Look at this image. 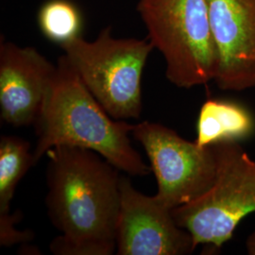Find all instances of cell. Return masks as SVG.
Segmentation results:
<instances>
[{"label": "cell", "instance_id": "obj_8", "mask_svg": "<svg viewBox=\"0 0 255 255\" xmlns=\"http://www.w3.org/2000/svg\"><path fill=\"white\" fill-rule=\"evenodd\" d=\"M218 51L214 82L223 91L255 88V0H208Z\"/></svg>", "mask_w": 255, "mask_h": 255}, {"label": "cell", "instance_id": "obj_13", "mask_svg": "<svg viewBox=\"0 0 255 255\" xmlns=\"http://www.w3.org/2000/svg\"><path fill=\"white\" fill-rule=\"evenodd\" d=\"M246 250L249 255H255V231L247 238Z\"/></svg>", "mask_w": 255, "mask_h": 255}, {"label": "cell", "instance_id": "obj_12", "mask_svg": "<svg viewBox=\"0 0 255 255\" xmlns=\"http://www.w3.org/2000/svg\"><path fill=\"white\" fill-rule=\"evenodd\" d=\"M38 25L43 35L60 46L82 36L81 9L71 0H47L38 12Z\"/></svg>", "mask_w": 255, "mask_h": 255}, {"label": "cell", "instance_id": "obj_5", "mask_svg": "<svg viewBox=\"0 0 255 255\" xmlns=\"http://www.w3.org/2000/svg\"><path fill=\"white\" fill-rule=\"evenodd\" d=\"M218 173L212 187L197 200L171 210L176 223L186 230L196 248L220 249L239 223L255 212V160L240 142L214 145Z\"/></svg>", "mask_w": 255, "mask_h": 255}, {"label": "cell", "instance_id": "obj_3", "mask_svg": "<svg viewBox=\"0 0 255 255\" xmlns=\"http://www.w3.org/2000/svg\"><path fill=\"white\" fill-rule=\"evenodd\" d=\"M137 10L169 82L189 89L215 80L219 60L208 0H139Z\"/></svg>", "mask_w": 255, "mask_h": 255}, {"label": "cell", "instance_id": "obj_7", "mask_svg": "<svg viewBox=\"0 0 255 255\" xmlns=\"http://www.w3.org/2000/svg\"><path fill=\"white\" fill-rule=\"evenodd\" d=\"M120 198L118 255H185L196 250L191 235L176 223L171 209L155 196L136 190L124 176L120 180Z\"/></svg>", "mask_w": 255, "mask_h": 255}, {"label": "cell", "instance_id": "obj_9", "mask_svg": "<svg viewBox=\"0 0 255 255\" xmlns=\"http://www.w3.org/2000/svg\"><path fill=\"white\" fill-rule=\"evenodd\" d=\"M57 65L32 46L0 45L1 119L14 127L34 125L51 88Z\"/></svg>", "mask_w": 255, "mask_h": 255}, {"label": "cell", "instance_id": "obj_11", "mask_svg": "<svg viewBox=\"0 0 255 255\" xmlns=\"http://www.w3.org/2000/svg\"><path fill=\"white\" fill-rule=\"evenodd\" d=\"M35 163L29 143L21 137L0 139V219L10 215V201L19 182Z\"/></svg>", "mask_w": 255, "mask_h": 255}, {"label": "cell", "instance_id": "obj_2", "mask_svg": "<svg viewBox=\"0 0 255 255\" xmlns=\"http://www.w3.org/2000/svg\"><path fill=\"white\" fill-rule=\"evenodd\" d=\"M35 163L55 146L93 150L129 176H147L150 166L131 144L133 125L113 119L75 72L60 57L51 88L35 124Z\"/></svg>", "mask_w": 255, "mask_h": 255}, {"label": "cell", "instance_id": "obj_10", "mask_svg": "<svg viewBox=\"0 0 255 255\" xmlns=\"http://www.w3.org/2000/svg\"><path fill=\"white\" fill-rule=\"evenodd\" d=\"M255 133V117L244 104L209 99L201 105L195 142L201 147L223 141L241 142Z\"/></svg>", "mask_w": 255, "mask_h": 255}, {"label": "cell", "instance_id": "obj_6", "mask_svg": "<svg viewBox=\"0 0 255 255\" xmlns=\"http://www.w3.org/2000/svg\"><path fill=\"white\" fill-rule=\"evenodd\" d=\"M131 135L144 147L158 184L155 197L174 209L209 190L218 173L214 147H201L162 124L143 121Z\"/></svg>", "mask_w": 255, "mask_h": 255}, {"label": "cell", "instance_id": "obj_1", "mask_svg": "<svg viewBox=\"0 0 255 255\" xmlns=\"http://www.w3.org/2000/svg\"><path fill=\"white\" fill-rule=\"evenodd\" d=\"M47 214L61 235L57 255H112L117 252L119 169L97 152L59 146L46 154Z\"/></svg>", "mask_w": 255, "mask_h": 255}, {"label": "cell", "instance_id": "obj_4", "mask_svg": "<svg viewBox=\"0 0 255 255\" xmlns=\"http://www.w3.org/2000/svg\"><path fill=\"white\" fill-rule=\"evenodd\" d=\"M61 47L75 72L113 119L140 118L142 77L154 49L148 39L117 38L108 27L94 41L80 36Z\"/></svg>", "mask_w": 255, "mask_h": 255}]
</instances>
